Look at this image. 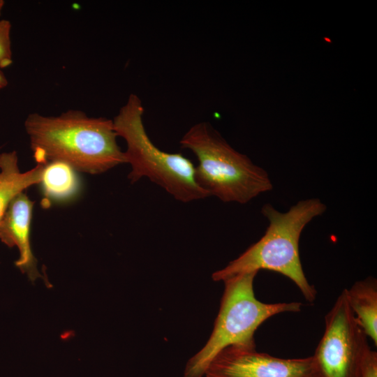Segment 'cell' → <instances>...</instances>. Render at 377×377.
<instances>
[{
  "label": "cell",
  "instance_id": "cell-1",
  "mask_svg": "<svg viewBox=\"0 0 377 377\" xmlns=\"http://www.w3.org/2000/svg\"><path fill=\"white\" fill-rule=\"evenodd\" d=\"M24 128L37 164L61 161L77 171L100 174L126 163L111 119L75 110L59 116L31 113Z\"/></svg>",
  "mask_w": 377,
  "mask_h": 377
},
{
  "label": "cell",
  "instance_id": "cell-2",
  "mask_svg": "<svg viewBox=\"0 0 377 377\" xmlns=\"http://www.w3.org/2000/svg\"><path fill=\"white\" fill-rule=\"evenodd\" d=\"M325 210L326 205L318 198L300 200L286 212L265 204L261 212L269 225L264 235L225 267L214 272L212 279L224 281L239 274L268 269L293 281L306 300L312 303L317 292L303 271L299 241L304 227Z\"/></svg>",
  "mask_w": 377,
  "mask_h": 377
},
{
  "label": "cell",
  "instance_id": "cell-3",
  "mask_svg": "<svg viewBox=\"0 0 377 377\" xmlns=\"http://www.w3.org/2000/svg\"><path fill=\"white\" fill-rule=\"evenodd\" d=\"M179 143L196 156L195 179L209 196L245 204L273 188L267 171L233 149L207 122L191 126Z\"/></svg>",
  "mask_w": 377,
  "mask_h": 377
},
{
  "label": "cell",
  "instance_id": "cell-4",
  "mask_svg": "<svg viewBox=\"0 0 377 377\" xmlns=\"http://www.w3.org/2000/svg\"><path fill=\"white\" fill-rule=\"evenodd\" d=\"M144 110L140 98L131 94L112 120L117 136L126 143L124 154L131 167L128 175L131 182L147 177L183 202L209 197L197 183L195 166L189 159L162 151L151 142L142 121Z\"/></svg>",
  "mask_w": 377,
  "mask_h": 377
},
{
  "label": "cell",
  "instance_id": "cell-5",
  "mask_svg": "<svg viewBox=\"0 0 377 377\" xmlns=\"http://www.w3.org/2000/svg\"><path fill=\"white\" fill-rule=\"evenodd\" d=\"M258 272L239 274L224 281L225 288L213 331L202 348L191 357L184 377H202L215 356L230 346L256 347L254 333L270 317L286 312H300L298 302L264 303L254 294Z\"/></svg>",
  "mask_w": 377,
  "mask_h": 377
},
{
  "label": "cell",
  "instance_id": "cell-6",
  "mask_svg": "<svg viewBox=\"0 0 377 377\" xmlns=\"http://www.w3.org/2000/svg\"><path fill=\"white\" fill-rule=\"evenodd\" d=\"M325 331L312 356L317 377H360L370 348L367 336L350 307L346 290L325 317Z\"/></svg>",
  "mask_w": 377,
  "mask_h": 377
},
{
  "label": "cell",
  "instance_id": "cell-7",
  "mask_svg": "<svg viewBox=\"0 0 377 377\" xmlns=\"http://www.w3.org/2000/svg\"><path fill=\"white\" fill-rule=\"evenodd\" d=\"M207 377H317L312 356L285 359L264 353L256 347L230 346L209 363Z\"/></svg>",
  "mask_w": 377,
  "mask_h": 377
},
{
  "label": "cell",
  "instance_id": "cell-8",
  "mask_svg": "<svg viewBox=\"0 0 377 377\" xmlns=\"http://www.w3.org/2000/svg\"><path fill=\"white\" fill-rule=\"evenodd\" d=\"M34 202L24 192L15 196L0 221V239L8 246H16L20 257L15 265L34 281L42 277L30 243Z\"/></svg>",
  "mask_w": 377,
  "mask_h": 377
},
{
  "label": "cell",
  "instance_id": "cell-9",
  "mask_svg": "<svg viewBox=\"0 0 377 377\" xmlns=\"http://www.w3.org/2000/svg\"><path fill=\"white\" fill-rule=\"evenodd\" d=\"M44 166L37 164L33 169L21 172L16 151L0 154V221L15 196L40 182Z\"/></svg>",
  "mask_w": 377,
  "mask_h": 377
},
{
  "label": "cell",
  "instance_id": "cell-10",
  "mask_svg": "<svg viewBox=\"0 0 377 377\" xmlns=\"http://www.w3.org/2000/svg\"><path fill=\"white\" fill-rule=\"evenodd\" d=\"M348 301L363 331L377 345V281L368 277L346 289Z\"/></svg>",
  "mask_w": 377,
  "mask_h": 377
},
{
  "label": "cell",
  "instance_id": "cell-11",
  "mask_svg": "<svg viewBox=\"0 0 377 377\" xmlns=\"http://www.w3.org/2000/svg\"><path fill=\"white\" fill-rule=\"evenodd\" d=\"M74 170L61 161H53L44 166L40 182L47 200H63L75 194L79 183Z\"/></svg>",
  "mask_w": 377,
  "mask_h": 377
},
{
  "label": "cell",
  "instance_id": "cell-12",
  "mask_svg": "<svg viewBox=\"0 0 377 377\" xmlns=\"http://www.w3.org/2000/svg\"><path fill=\"white\" fill-rule=\"evenodd\" d=\"M11 27L9 20L6 19L0 20V71L13 63L10 40Z\"/></svg>",
  "mask_w": 377,
  "mask_h": 377
},
{
  "label": "cell",
  "instance_id": "cell-13",
  "mask_svg": "<svg viewBox=\"0 0 377 377\" xmlns=\"http://www.w3.org/2000/svg\"><path fill=\"white\" fill-rule=\"evenodd\" d=\"M360 377H377V353L369 348L362 360Z\"/></svg>",
  "mask_w": 377,
  "mask_h": 377
},
{
  "label": "cell",
  "instance_id": "cell-14",
  "mask_svg": "<svg viewBox=\"0 0 377 377\" xmlns=\"http://www.w3.org/2000/svg\"><path fill=\"white\" fill-rule=\"evenodd\" d=\"M8 84V82L5 75L2 73V71H0V90L5 88Z\"/></svg>",
  "mask_w": 377,
  "mask_h": 377
},
{
  "label": "cell",
  "instance_id": "cell-15",
  "mask_svg": "<svg viewBox=\"0 0 377 377\" xmlns=\"http://www.w3.org/2000/svg\"><path fill=\"white\" fill-rule=\"evenodd\" d=\"M5 1L3 0H0V16L1 15L2 10L3 8Z\"/></svg>",
  "mask_w": 377,
  "mask_h": 377
}]
</instances>
